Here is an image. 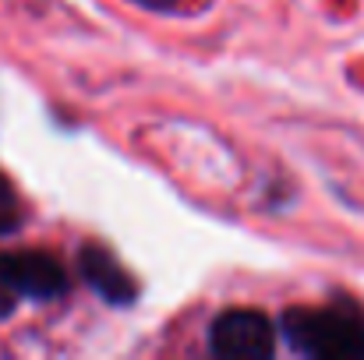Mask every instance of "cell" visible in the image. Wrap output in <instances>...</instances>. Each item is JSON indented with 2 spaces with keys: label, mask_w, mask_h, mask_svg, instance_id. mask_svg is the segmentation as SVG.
Here are the masks:
<instances>
[{
  "label": "cell",
  "mask_w": 364,
  "mask_h": 360,
  "mask_svg": "<svg viewBox=\"0 0 364 360\" xmlns=\"http://www.w3.org/2000/svg\"><path fill=\"white\" fill-rule=\"evenodd\" d=\"M276 332L301 357L364 360V307L358 300H329L322 307H287Z\"/></svg>",
  "instance_id": "obj_1"
},
{
  "label": "cell",
  "mask_w": 364,
  "mask_h": 360,
  "mask_svg": "<svg viewBox=\"0 0 364 360\" xmlns=\"http://www.w3.org/2000/svg\"><path fill=\"white\" fill-rule=\"evenodd\" d=\"M209 354L223 360H265L276 354V325L255 307H227L209 325Z\"/></svg>",
  "instance_id": "obj_2"
},
{
  "label": "cell",
  "mask_w": 364,
  "mask_h": 360,
  "mask_svg": "<svg viewBox=\"0 0 364 360\" xmlns=\"http://www.w3.org/2000/svg\"><path fill=\"white\" fill-rule=\"evenodd\" d=\"M0 268L18 300H60L71 290L68 268L50 251H0Z\"/></svg>",
  "instance_id": "obj_3"
},
{
  "label": "cell",
  "mask_w": 364,
  "mask_h": 360,
  "mask_svg": "<svg viewBox=\"0 0 364 360\" xmlns=\"http://www.w3.org/2000/svg\"><path fill=\"white\" fill-rule=\"evenodd\" d=\"M78 276L110 307H127L138 297V283L131 279V272L117 261V254L110 247H103V244H85L78 251Z\"/></svg>",
  "instance_id": "obj_4"
},
{
  "label": "cell",
  "mask_w": 364,
  "mask_h": 360,
  "mask_svg": "<svg viewBox=\"0 0 364 360\" xmlns=\"http://www.w3.org/2000/svg\"><path fill=\"white\" fill-rule=\"evenodd\" d=\"M21 223H25V205H21V198H18L14 184L0 173V237L18 234V230H21Z\"/></svg>",
  "instance_id": "obj_5"
},
{
  "label": "cell",
  "mask_w": 364,
  "mask_h": 360,
  "mask_svg": "<svg viewBox=\"0 0 364 360\" xmlns=\"http://www.w3.org/2000/svg\"><path fill=\"white\" fill-rule=\"evenodd\" d=\"M14 307H18V293L11 290V283H7V276H4V268H0V322L11 318Z\"/></svg>",
  "instance_id": "obj_6"
},
{
  "label": "cell",
  "mask_w": 364,
  "mask_h": 360,
  "mask_svg": "<svg viewBox=\"0 0 364 360\" xmlns=\"http://www.w3.org/2000/svg\"><path fill=\"white\" fill-rule=\"evenodd\" d=\"M149 11H177V0H138Z\"/></svg>",
  "instance_id": "obj_7"
}]
</instances>
